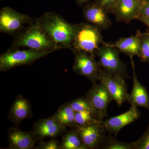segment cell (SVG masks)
<instances>
[{
  "label": "cell",
  "mask_w": 149,
  "mask_h": 149,
  "mask_svg": "<svg viewBox=\"0 0 149 149\" xmlns=\"http://www.w3.org/2000/svg\"><path fill=\"white\" fill-rule=\"evenodd\" d=\"M60 49H70L74 35V24H71L55 12H47L35 19Z\"/></svg>",
  "instance_id": "6da1fadb"
},
{
  "label": "cell",
  "mask_w": 149,
  "mask_h": 149,
  "mask_svg": "<svg viewBox=\"0 0 149 149\" xmlns=\"http://www.w3.org/2000/svg\"><path fill=\"white\" fill-rule=\"evenodd\" d=\"M14 38L9 49L25 48L52 53L59 50L35 19Z\"/></svg>",
  "instance_id": "7a4b0ae2"
},
{
  "label": "cell",
  "mask_w": 149,
  "mask_h": 149,
  "mask_svg": "<svg viewBox=\"0 0 149 149\" xmlns=\"http://www.w3.org/2000/svg\"><path fill=\"white\" fill-rule=\"evenodd\" d=\"M101 30L88 22L74 24L70 49L73 53L84 52L96 57V53L104 42Z\"/></svg>",
  "instance_id": "3957f363"
},
{
  "label": "cell",
  "mask_w": 149,
  "mask_h": 149,
  "mask_svg": "<svg viewBox=\"0 0 149 149\" xmlns=\"http://www.w3.org/2000/svg\"><path fill=\"white\" fill-rule=\"evenodd\" d=\"M51 53L32 49H9L0 56V71L5 72L16 67L29 65Z\"/></svg>",
  "instance_id": "277c9868"
},
{
  "label": "cell",
  "mask_w": 149,
  "mask_h": 149,
  "mask_svg": "<svg viewBox=\"0 0 149 149\" xmlns=\"http://www.w3.org/2000/svg\"><path fill=\"white\" fill-rule=\"evenodd\" d=\"M119 51L104 42L96 53L101 68L112 75H120L126 79L129 78L126 65L119 58Z\"/></svg>",
  "instance_id": "5b68a950"
},
{
  "label": "cell",
  "mask_w": 149,
  "mask_h": 149,
  "mask_svg": "<svg viewBox=\"0 0 149 149\" xmlns=\"http://www.w3.org/2000/svg\"><path fill=\"white\" fill-rule=\"evenodd\" d=\"M34 19L9 7H4L0 10V32L14 37Z\"/></svg>",
  "instance_id": "8992f818"
},
{
  "label": "cell",
  "mask_w": 149,
  "mask_h": 149,
  "mask_svg": "<svg viewBox=\"0 0 149 149\" xmlns=\"http://www.w3.org/2000/svg\"><path fill=\"white\" fill-rule=\"evenodd\" d=\"M85 97L90 102L94 113L99 120L103 121L104 118L108 117V108L113 100L102 83L93 84Z\"/></svg>",
  "instance_id": "52a82bcc"
},
{
  "label": "cell",
  "mask_w": 149,
  "mask_h": 149,
  "mask_svg": "<svg viewBox=\"0 0 149 149\" xmlns=\"http://www.w3.org/2000/svg\"><path fill=\"white\" fill-rule=\"evenodd\" d=\"M125 79L120 75H112L101 68L98 81L106 87L113 100L120 107L125 101H128L129 94Z\"/></svg>",
  "instance_id": "ba28073f"
},
{
  "label": "cell",
  "mask_w": 149,
  "mask_h": 149,
  "mask_svg": "<svg viewBox=\"0 0 149 149\" xmlns=\"http://www.w3.org/2000/svg\"><path fill=\"white\" fill-rule=\"evenodd\" d=\"M74 63L72 69L75 73L89 79L93 84L98 81L101 68L95 57L84 52L73 53Z\"/></svg>",
  "instance_id": "9c48e42d"
},
{
  "label": "cell",
  "mask_w": 149,
  "mask_h": 149,
  "mask_svg": "<svg viewBox=\"0 0 149 149\" xmlns=\"http://www.w3.org/2000/svg\"><path fill=\"white\" fill-rule=\"evenodd\" d=\"M143 3V0H118L111 13L117 22L128 24L140 16Z\"/></svg>",
  "instance_id": "30bf717a"
},
{
  "label": "cell",
  "mask_w": 149,
  "mask_h": 149,
  "mask_svg": "<svg viewBox=\"0 0 149 149\" xmlns=\"http://www.w3.org/2000/svg\"><path fill=\"white\" fill-rule=\"evenodd\" d=\"M83 143L88 149H100L106 135L102 123H95L84 126H77Z\"/></svg>",
  "instance_id": "8fae6325"
},
{
  "label": "cell",
  "mask_w": 149,
  "mask_h": 149,
  "mask_svg": "<svg viewBox=\"0 0 149 149\" xmlns=\"http://www.w3.org/2000/svg\"><path fill=\"white\" fill-rule=\"evenodd\" d=\"M141 113L138 107L131 105L127 111L114 117L103 120L102 123L107 132L116 136L120 130L126 125L138 120Z\"/></svg>",
  "instance_id": "7c38bea8"
},
{
  "label": "cell",
  "mask_w": 149,
  "mask_h": 149,
  "mask_svg": "<svg viewBox=\"0 0 149 149\" xmlns=\"http://www.w3.org/2000/svg\"><path fill=\"white\" fill-rule=\"evenodd\" d=\"M107 13L95 2L86 4L83 6V14L86 22L91 23L101 31L109 29L112 22Z\"/></svg>",
  "instance_id": "4fadbf2b"
},
{
  "label": "cell",
  "mask_w": 149,
  "mask_h": 149,
  "mask_svg": "<svg viewBox=\"0 0 149 149\" xmlns=\"http://www.w3.org/2000/svg\"><path fill=\"white\" fill-rule=\"evenodd\" d=\"M66 126L58 121L53 116L40 119L35 123L32 133L36 139L57 137L64 133Z\"/></svg>",
  "instance_id": "5bb4252c"
},
{
  "label": "cell",
  "mask_w": 149,
  "mask_h": 149,
  "mask_svg": "<svg viewBox=\"0 0 149 149\" xmlns=\"http://www.w3.org/2000/svg\"><path fill=\"white\" fill-rule=\"evenodd\" d=\"M133 68V87L129 95L128 102L137 107H143L149 111V97L146 88L139 82L136 76L135 65L133 58H131Z\"/></svg>",
  "instance_id": "9a60e30c"
},
{
  "label": "cell",
  "mask_w": 149,
  "mask_h": 149,
  "mask_svg": "<svg viewBox=\"0 0 149 149\" xmlns=\"http://www.w3.org/2000/svg\"><path fill=\"white\" fill-rule=\"evenodd\" d=\"M8 139L11 149H32L35 147L36 142V139L32 133L15 128L10 129Z\"/></svg>",
  "instance_id": "2e32d148"
},
{
  "label": "cell",
  "mask_w": 149,
  "mask_h": 149,
  "mask_svg": "<svg viewBox=\"0 0 149 149\" xmlns=\"http://www.w3.org/2000/svg\"><path fill=\"white\" fill-rule=\"evenodd\" d=\"M107 44L116 48L120 52L128 56L130 58H133L134 56L140 57V41L137 34L129 37L120 38L114 44Z\"/></svg>",
  "instance_id": "e0dca14e"
},
{
  "label": "cell",
  "mask_w": 149,
  "mask_h": 149,
  "mask_svg": "<svg viewBox=\"0 0 149 149\" xmlns=\"http://www.w3.org/2000/svg\"><path fill=\"white\" fill-rule=\"evenodd\" d=\"M31 108L29 101L22 96H19L15 99L10 112L9 117L15 124L30 117Z\"/></svg>",
  "instance_id": "ac0fdd59"
},
{
  "label": "cell",
  "mask_w": 149,
  "mask_h": 149,
  "mask_svg": "<svg viewBox=\"0 0 149 149\" xmlns=\"http://www.w3.org/2000/svg\"><path fill=\"white\" fill-rule=\"evenodd\" d=\"M61 149H88L82 141L76 128H72L63 136Z\"/></svg>",
  "instance_id": "d6986e66"
},
{
  "label": "cell",
  "mask_w": 149,
  "mask_h": 149,
  "mask_svg": "<svg viewBox=\"0 0 149 149\" xmlns=\"http://www.w3.org/2000/svg\"><path fill=\"white\" fill-rule=\"evenodd\" d=\"M75 112L69 103L65 104L59 108L53 116L58 121L65 126L72 128L76 127L75 122Z\"/></svg>",
  "instance_id": "ffe728a7"
},
{
  "label": "cell",
  "mask_w": 149,
  "mask_h": 149,
  "mask_svg": "<svg viewBox=\"0 0 149 149\" xmlns=\"http://www.w3.org/2000/svg\"><path fill=\"white\" fill-rule=\"evenodd\" d=\"M134 142L126 143L117 141L111 135L106 136L100 149H134Z\"/></svg>",
  "instance_id": "44dd1931"
},
{
  "label": "cell",
  "mask_w": 149,
  "mask_h": 149,
  "mask_svg": "<svg viewBox=\"0 0 149 149\" xmlns=\"http://www.w3.org/2000/svg\"><path fill=\"white\" fill-rule=\"evenodd\" d=\"M94 113L90 111L75 112V122L77 126H84L95 123H102Z\"/></svg>",
  "instance_id": "7402d4cb"
},
{
  "label": "cell",
  "mask_w": 149,
  "mask_h": 149,
  "mask_svg": "<svg viewBox=\"0 0 149 149\" xmlns=\"http://www.w3.org/2000/svg\"><path fill=\"white\" fill-rule=\"evenodd\" d=\"M136 34L139 36L140 45V58L143 62H149V32H141L139 30Z\"/></svg>",
  "instance_id": "603a6c76"
},
{
  "label": "cell",
  "mask_w": 149,
  "mask_h": 149,
  "mask_svg": "<svg viewBox=\"0 0 149 149\" xmlns=\"http://www.w3.org/2000/svg\"><path fill=\"white\" fill-rule=\"evenodd\" d=\"M68 103L75 112L90 111L95 113L90 102L85 97L75 99Z\"/></svg>",
  "instance_id": "cb8c5ba5"
},
{
  "label": "cell",
  "mask_w": 149,
  "mask_h": 149,
  "mask_svg": "<svg viewBox=\"0 0 149 149\" xmlns=\"http://www.w3.org/2000/svg\"><path fill=\"white\" fill-rule=\"evenodd\" d=\"M134 149H149V125L144 134L134 141Z\"/></svg>",
  "instance_id": "d4e9b609"
},
{
  "label": "cell",
  "mask_w": 149,
  "mask_h": 149,
  "mask_svg": "<svg viewBox=\"0 0 149 149\" xmlns=\"http://www.w3.org/2000/svg\"><path fill=\"white\" fill-rule=\"evenodd\" d=\"M118 0H95V2L102 7L107 13H111Z\"/></svg>",
  "instance_id": "484cf974"
},
{
  "label": "cell",
  "mask_w": 149,
  "mask_h": 149,
  "mask_svg": "<svg viewBox=\"0 0 149 149\" xmlns=\"http://www.w3.org/2000/svg\"><path fill=\"white\" fill-rule=\"evenodd\" d=\"M38 149H61V144L59 143L56 140H52L47 142H41Z\"/></svg>",
  "instance_id": "4316f807"
},
{
  "label": "cell",
  "mask_w": 149,
  "mask_h": 149,
  "mask_svg": "<svg viewBox=\"0 0 149 149\" xmlns=\"http://www.w3.org/2000/svg\"><path fill=\"white\" fill-rule=\"evenodd\" d=\"M140 16L149 17V2L143 3L141 7Z\"/></svg>",
  "instance_id": "83f0119b"
},
{
  "label": "cell",
  "mask_w": 149,
  "mask_h": 149,
  "mask_svg": "<svg viewBox=\"0 0 149 149\" xmlns=\"http://www.w3.org/2000/svg\"><path fill=\"white\" fill-rule=\"evenodd\" d=\"M137 19L143 22L149 27V17L140 16Z\"/></svg>",
  "instance_id": "f1b7e54d"
},
{
  "label": "cell",
  "mask_w": 149,
  "mask_h": 149,
  "mask_svg": "<svg viewBox=\"0 0 149 149\" xmlns=\"http://www.w3.org/2000/svg\"><path fill=\"white\" fill-rule=\"evenodd\" d=\"M91 0H75L78 6H81L83 5L88 3Z\"/></svg>",
  "instance_id": "f546056e"
},
{
  "label": "cell",
  "mask_w": 149,
  "mask_h": 149,
  "mask_svg": "<svg viewBox=\"0 0 149 149\" xmlns=\"http://www.w3.org/2000/svg\"><path fill=\"white\" fill-rule=\"evenodd\" d=\"M144 2H148L149 0H143Z\"/></svg>",
  "instance_id": "4dcf8cb0"
}]
</instances>
